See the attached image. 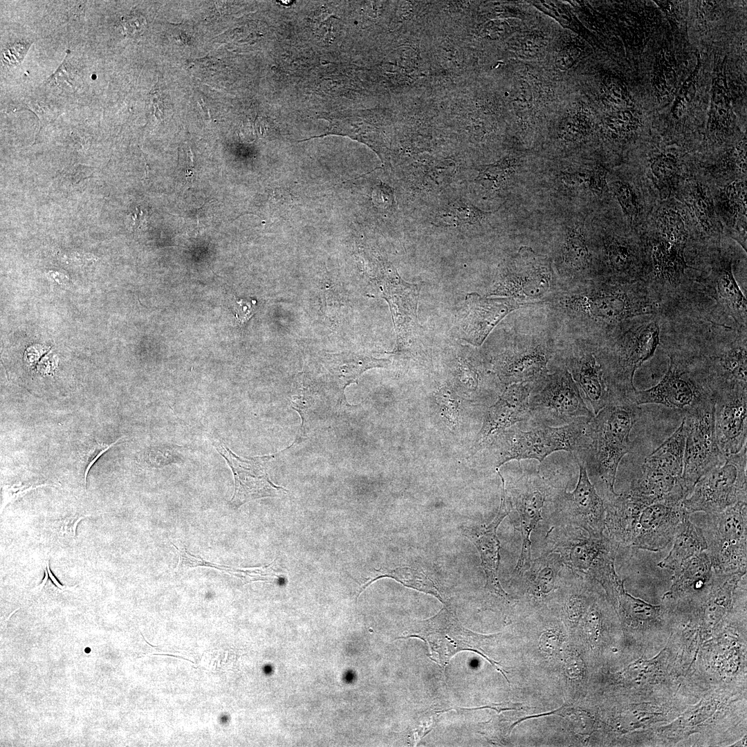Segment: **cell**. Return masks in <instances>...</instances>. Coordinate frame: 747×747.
Wrapping results in <instances>:
<instances>
[{"label": "cell", "instance_id": "cell-1", "mask_svg": "<svg viewBox=\"0 0 747 747\" xmlns=\"http://www.w3.org/2000/svg\"><path fill=\"white\" fill-rule=\"evenodd\" d=\"M638 409L629 398H612L587 423L582 445L573 455L591 475L605 483L607 492H615L618 468L633 447L630 434Z\"/></svg>", "mask_w": 747, "mask_h": 747}, {"label": "cell", "instance_id": "cell-2", "mask_svg": "<svg viewBox=\"0 0 747 747\" xmlns=\"http://www.w3.org/2000/svg\"><path fill=\"white\" fill-rule=\"evenodd\" d=\"M586 423L560 427L535 426L528 430L513 427L499 430L486 445L498 468L515 459H535L542 463L551 453L566 451L573 455L581 446Z\"/></svg>", "mask_w": 747, "mask_h": 747}, {"label": "cell", "instance_id": "cell-3", "mask_svg": "<svg viewBox=\"0 0 747 747\" xmlns=\"http://www.w3.org/2000/svg\"><path fill=\"white\" fill-rule=\"evenodd\" d=\"M530 427L586 423L594 414L566 369L548 372L531 382Z\"/></svg>", "mask_w": 747, "mask_h": 747}, {"label": "cell", "instance_id": "cell-4", "mask_svg": "<svg viewBox=\"0 0 747 747\" xmlns=\"http://www.w3.org/2000/svg\"><path fill=\"white\" fill-rule=\"evenodd\" d=\"M519 477L509 490L508 502L519 515L522 533L520 555L513 573L519 578L531 562V534L540 520L554 493L560 488L567 487L565 474L559 470L545 474L540 467L522 469Z\"/></svg>", "mask_w": 747, "mask_h": 747}, {"label": "cell", "instance_id": "cell-5", "mask_svg": "<svg viewBox=\"0 0 747 747\" xmlns=\"http://www.w3.org/2000/svg\"><path fill=\"white\" fill-rule=\"evenodd\" d=\"M637 405L659 404L684 414L715 401V395L706 365L670 356L668 369L654 387L634 393Z\"/></svg>", "mask_w": 747, "mask_h": 747}, {"label": "cell", "instance_id": "cell-6", "mask_svg": "<svg viewBox=\"0 0 747 747\" xmlns=\"http://www.w3.org/2000/svg\"><path fill=\"white\" fill-rule=\"evenodd\" d=\"M695 523L707 543L706 550L717 573H746L747 504L739 501L724 510L706 513Z\"/></svg>", "mask_w": 747, "mask_h": 747}, {"label": "cell", "instance_id": "cell-7", "mask_svg": "<svg viewBox=\"0 0 747 747\" xmlns=\"http://www.w3.org/2000/svg\"><path fill=\"white\" fill-rule=\"evenodd\" d=\"M747 448L726 456L724 461L702 476L682 501L690 514L719 513L739 501H747Z\"/></svg>", "mask_w": 747, "mask_h": 747}, {"label": "cell", "instance_id": "cell-8", "mask_svg": "<svg viewBox=\"0 0 747 747\" xmlns=\"http://www.w3.org/2000/svg\"><path fill=\"white\" fill-rule=\"evenodd\" d=\"M714 404L715 401H712L684 414L685 443L682 483L688 496L698 480L721 464L726 458L716 439Z\"/></svg>", "mask_w": 747, "mask_h": 747}, {"label": "cell", "instance_id": "cell-9", "mask_svg": "<svg viewBox=\"0 0 747 747\" xmlns=\"http://www.w3.org/2000/svg\"><path fill=\"white\" fill-rule=\"evenodd\" d=\"M579 465L575 488L567 492L560 488L552 497L548 507L555 525H571L584 531L589 536L601 537L605 530V508L603 499L591 483L584 465Z\"/></svg>", "mask_w": 747, "mask_h": 747}, {"label": "cell", "instance_id": "cell-10", "mask_svg": "<svg viewBox=\"0 0 747 747\" xmlns=\"http://www.w3.org/2000/svg\"><path fill=\"white\" fill-rule=\"evenodd\" d=\"M584 531L571 525L552 526L546 535L544 552L558 553L568 569L589 576L599 561L609 553H617L619 546L607 535L597 538L587 536Z\"/></svg>", "mask_w": 747, "mask_h": 747}, {"label": "cell", "instance_id": "cell-11", "mask_svg": "<svg viewBox=\"0 0 747 747\" xmlns=\"http://www.w3.org/2000/svg\"><path fill=\"white\" fill-rule=\"evenodd\" d=\"M415 628L414 631L403 638L417 637L425 640L432 651L438 654L439 660L442 663H447L452 656L459 652L452 636H454L461 642L465 650L479 654L494 667L497 663L483 654L480 647L481 640L494 635H482L463 627L456 615L447 606L442 608L434 616L418 622Z\"/></svg>", "mask_w": 747, "mask_h": 747}, {"label": "cell", "instance_id": "cell-12", "mask_svg": "<svg viewBox=\"0 0 747 747\" xmlns=\"http://www.w3.org/2000/svg\"><path fill=\"white\" fill-rule=\"evenodd\" d=\"M569 307L600 322L613 323L653 313L646 298L617 288H596L583 293L569 302Z\"/></svg>", "mask_w": 747, "mask_h": 747}, {"label": "cell", "instance_id": "cell-13", "mask_svg": "<svg viewBox=\"0 0 747 747\" xmlns=\"http://www.w3.org/2000/svg\"><path fill=\"white\" fill-rule=\"evenodd\" d=\"M214 445L226 460L234 475V491L229 503L232 508L237 509L254 499L277 497L287 492L285 488L274 484L269 478L266 463L270 456L243 458L236 455L221 441L215 443Z\"/></svg>", "mask_w": 747, "mask_h": 747}, {"label": "cell", "instance_id": "cell-14", "mask_svg": "<svg viewBox=\"0 0 747 747\" xmlns=\"http://www.w3.org/2000/svg\"><path fill=\"white\" fill-rule=\"evenodd\" d=\"M691 515L682 501H659L643 509L632 546L659 551L673 540L682 522Z\"/></svg>", "mask_w": 747, "mask_h": 747}, {"label": "cell", "instance_id": "cell-15", "mask_svg": "<svg viewBox=\"0 0 747 747\" xmlns=\"http://www.w3.org/2000/svg\"><path fill=\"white\" fill-rule=\"evenodd\" d=\"M714 430L719 448L725 456L739 452L747 440V391L736 389L715 397Z\"/></svg>", "mask_w": 747, "mask_h": 747}, {"label": "cell", "instance_id": "cell-16", "mask_svg": "<svg viewBox=\"0 0 747 747\" xmlns=\"http://www.w3.org/2000/svg\"><path fill=\"white\" fill-rule=\"evenodd\" d=\"M518 307L517 301L510 297L468 294L459 322L461 338L472 345L480 346L498 322Z\"/></svg>", "mask_w": 747, "mask_h": 747}, {"label": "cell", "instance_id": "cell-17", "mask_svg": "<svg viewBox=\"0 0 747 747\" xmlns=\"http://www.w3.org/2000/svg\"><path fill=\"white\" fill-rule=\"evenodd\" d=\"M501 477V498L499 511L493 520L488 525L463 527L462 532L477 547L481 560V566L486 578V588L492 593L510 602L511 596L502 588L498 576L500 562V542L497 537V528L503 519L509 514L506 497L505 481Z\"/></svg>", "mask_w": 747, "mask_h": 747}, {"label": "cell", "instance_id": "cell-18", "mask_svg": "<svg viewBox=\"0 0 747 747\" xmlns=\"http://www.w3.org/2000/svg\"><path fill=\"white\" fill-rule=\"evenodd\" d=\"M384 287L397 334V348L405 351L417 338V307L421 286L405 282L394 270L391 271Z\"/></svg>", "mask_w": 747, "mask_h": 747}, {"label": "cell", "instance_id": "cell-19", "mask_svg": "<svg viewBox=\"0 0 747 747\" xmlns=\"http://www.w3.org/2000/svg\"><path fill=\"white\" fill-rule=\"evenodd\" d=\"M530 392L531 382L515 383L506 387L486 414L477 436L476 448H480L490 436L499 430L517 423L528 424L531 420Z\"/></svg>", "mask_w": 747, "mask_h": 747}, {"label": "cell", "instance_id": "cell-20", "mask_svg": "<svg viewBox=\"0 0 747 747\" xmlns=\"http://www.w3.org/2000/svg\"><path fill=\"white\" fill-rule=\"evenodd\" d=\"M551 352L540 346L507 350L495 358L494 369L506 386L532 382L548 372Z\"/></svg>", "mask_w": 747, "mask_h": 747}, {"label": "cell", "instance_id": "cell-21", "mask_svg": "<svg viewBox=\"0 0 747 747\" xmlns=\"http://www.w3.org/2000/svg\"><path fill=\"white\" fill-rule=\"evenodd\" d=\"M605 508L607 535L619 547L631 546L636 537L641 512L647 505L625 491L620 494L607 491Z\"/></svg>", "mask_w": 747, "mask_h": 747}, {"label": "cell", "instance_id": "cell-22", "mask_svg": "<svg viewBox=\"0 0 747 747\" xmlns=\"http://www.w3.org/2000/svg\"><path fill=\"white\" fill-rule=\"evenodd\" d=\"M551 279L549 268L540 264L528 270H507L500 274L489 295L515 300L542 298L551 290Z\"/></svg>", "mask_w": 747, "mask_h": 747}, {"label": "cell", "instance_id": "cell-23", "mask_svg": "<svg viewBox=\"0 0 747 747\" xmlns=\"http://www.w3.org/2000/svg\"><path fill=\"white\" fill-rule=\"evenodd\" d=\"M567 363L584 400L596 414L611 399L600 362L593 354L585 353L571 358Z\"/></svg>", "mask_w": 747, "mask_h": 747}, {"label": "cell", "instance_id": "cell-24", "mask_svg": "<svg viewBox=\"0 0 747 747\" xmlns=\"http://www.w3.org/2000/svg\"><path fill=\"white\" fill-rule=\"evenodd\" d=\"M566 566L560 555L544 552L531 560L530 566L519 578L527 593L537 599H544L560 589Z\"/></svg>", "mask_w": 747, "mask_h": 747}, {"label": "cell", "instance_id": "cell-25", "mask_svg": "<svg viewBox=\"0 0 747 747\" xmlns=\"http://www.w3.org/2000/svg\"><path fill=\"white\" fill-rule=\"evenodd\" d=\"M713 570L706 551L685 561L672 575V584L666 597H689L701 590L711 580Z\"/></svg>", "mask_w": 747, "mask_h": 747}, {"label": "cell", "instance_id": "cell-26", "mask_svg": "<svg viewBox=\"0 0 747 747\" xmlns=\"http://www.w3.org/2000/svg\"><path fill=\"white\" fill-rule=\"evenodd\" d=\"M712 275L718 302L735 321L746 326V299L734 277L731 261H721Z\"/></svg>", "mask_w": 747, "mask_h": 747}, {"label": "cell", "instance_id": "cell-27", "mask_svg": "<svg viewBox=\"0 0 747 747\" xmlns=\"http://www.w3.org/2000/svg\"><path fill=\"white\" fill-rule=\"evenodd\" d=\"M672 541L673 546L668 555L658 564L661 569L674 571L685 561L707 548L701 529L691 520L690 516L680 524Z\"/></svg>", "mask_w": 747, "mask_h": 747}, {"label": "cell", "instance_id": "cell-28", "mask_svg": "<svg viewBox=\"0 0 747 747\" xmlns=\"http://www.w3.org/2000/svg\"><path fill=\"white\" fill-rule=\"evenodd\" d=\"M746 179L735 180L721 188L714 205L723 221L746 237Z\"/></svg>", "mask_w": 747, "mask_h": 747}, {"label": "cell", "instance_id": "cell-29", "mask_svg": "<svg viewBox=\"0 0 747 747\" xmlns=\"http://www.w3.org/2000/svg\"><path fill=\"white\" fill-rule=\"evenodd\" d=\"M389 361L377 359L364 355L351 353L326 354L324 364L342 391L350 383L355 382L366 370L374 367H385Z\"/></svg>", "mask_w": 747, "mask_h": 747}, {"label": "cell", "instance_id": "cell-30", "mask_svg": "<svg viewBox=\"0 0 747 747\" xmlns=\"http://www.w3.org/2000/svg\"><path fill=\"white\" fill-rule=\"evenodd\" d=\"M685 246L661 239L652 250L654 275L661 281L676 285L688 267L684 257Z\"/></svg>", "mask_w": 747, "mask_h": 747}, {"label": "cell", "instance_id": "cell-31", "mask_svg": "<svg viewBox=\"0 0 747 747\" xmlns=\"http://www.w3.org/2000/svg\"><path fill=\"white\" fill-rule=\"evenodd\" d=\"M725 66L714 79L712 89V99L709 119L707 124L708 132L715 137L726 134L731 123L730 95L728 89L725 75Z\"/></svg>", "mask_w": 747, "mask_h": 747}, {"label": "cell", "instance_id": "cell-32", "mask_svg": "<svg viewBox=\"0 0 747 747\" xmlns=\"http://www.w3.org/2000/svg\"><path fill=\"white\" fill-rule=\"evenodd\" d=\"M691 212L701 228L712 234L717 229V212L712 197L701 183L690 185L686 200Z\"/></svg>", "mask_w": 747, "mask_h": 747}, {"label": "cell", "instance_id": "cell-33", "mask_svg": "<svg viewBox=\"0 0 747 747\" xmlns=\"http://www.w3.org/2000/svg\"><path fill=\"white\" fill-rule=\"evenodd\" d=\"M653 181L663 196H667L677 183L681 168L679 158L672 153L662 152L650 160Z\"/></svg>", "mask_w": 747, "mask_h": 747}, {"label": "cell", "instance_id": "cell-34", "mask_svg": "<svg viewBox=\"0 0 747 747\" xmlns=\"http://www.w3.org/2000/svg\"><path fill=\"white\" fill-rule=\"evenodd\" d=\"M376 576L369 580L359 591L356 600L359 595L368 587L371 583L375 580L382 578H391L401 583L405 587L413 588L419 591L429 593L438 598L441 602H443L440 593L439 592L434 583L427 577L423 572L410 567H398L391 570L385 571H376Z\"/></svg>", "mask_w": 747, "mask_h": 747}, {"label": "cell", "instance_id": "cell-35", "mask_svg": "<svg viewBox=\"0 0 747 747\" xmlns=\"http://www.w3.org/2000/svg\"><path fill=\"white\" fill-rule=\"evenodd\" d=\"M657 225L662 239L685 246L688 232L683 215L676 209L662 210L657 216Z\"/></svg>", "mask_w": 747, "mask_h": 747}, {"label": "cell", "instance_id": "cell-36", "mask_svg": "<svg viewBox=\"0 0 747 747\" xmlns=\"http://www.w3.org/2000/svg\"><path fill=\"white\" fill-rule=\"evenodd\" d=\"M716 176H746V138L741 139L724 156L709 167Z\"/></svg>", "mask_w": 747, "mask_h": 747}, {"label": "cell", "instance_id": "cell-37", "mask_svg": "<svg viewBox=\"0 0 747 747\" xmlns=\"http://www.w3.org/2000/svg\"><path fill=\"white\" fill-rule=\"evenodd\" d=\"M564 262L571 268L581 269L587 266L589 250L582 228L579 226L570 230L563 246Z\"/></svg>", "mask_w": 747, "mask_h": 747}, {"label": "cell", "instance_id": "cell-38", "mask_svg": "<svg viewBox=\"0 0 747 747\" xmlns=\"http://www.w3.org/2000/svg\"><path fill=\"white\" fill-rule=\"evenodd\" d=\"M670 57L663 49L659 52L654 64V86L661 98L668 96L676 82V74Z\"/></svg>", "mask_w": 747, "mask_h": 747}, {"label": "cell", "instance_id": "cell-39", "mask_svg": "<svg viewBox=\"0 0 747 747\" xmlns=\"http://www.w3.org/2000/svg\"><path fill=\"white\" fill-rule=\"evenodd\" d=\"M490 214V212L480 210L472 205L459 202L448 205L439 214V217L448 224H477L483 221Z\"/></svg>", "mask_w": 747, "mask_h": 747}, {"label": "cell", "instance_id": "cell-40", "mask_svg": "<svg viewBox=\"0 0 747 747\" xmlns=\"http://www.w3.org/2000/svg\"><path fill=\"white\" fill-rule=\"evenodd\" d=\"M607 253L611 267L617 272H626L634 264V249L622 239H612L609 241Z\"/></svg>", "mask_w": 747, "mask_h": 747}, {"label": "cell", "instance_id": "cell-41", "mask_svg": "<svg viewBox=\"0 0 747 747\" xmlns=\"http://www.w3.org/2000/svg\"><path fill=\"white\" fill-rule=\"evenodd\" d=\"M612 190L627 218L631 222L635 221L640 212V203L634 187L618 181L612 183Z\"/></svg>", "mask_w": 747, "mask_h": 747}, {"label": "cell", "instance_id": "cell-42", "mask_svg": "<svg viewBox=\"0 0 747 747\" xmlns=\"http://www.w3.org/2000/svg\"><path fill=\"white\" fill-rule=\"evenodd\" d=\"M515 169V164L512 160H504L492 165L482 167L477 178L482 183H488L492 188H499L510 177Z\"/></svg>", "mask_w": 747, "mask_h": 747}, {"label": "cell", "instance_id": "cell-43", "mask_svg": "<svg viewBox=\"0 0 747 747\" xmlns=\"http://www.w3.org/2000/svg\"><path fill=\"white\" fill-rule=\"evenodd\" d=\"M699 64L700 62L699 61L696 69L684 82L676 98L672 107V113L674 116L677 118L683 116L688 109V106L694 97L697 82V74L700 66Z\"/></svg>", "mask_w": 747, "mask_h": 747}, {"label": "cell", "instance_id": "cell-44", "mask_svg": "<svg viewBox=\"0 0 747 747\" xmlns=\"http://www.w3.org/2000/svg\"><path fill=\"white\" fill-rule=\"evenodd\" d=\"M436 400L442 415L450 425L456 427L459 424V399L454 392L448 387L441 388L436 394Z\"/></svg>", "mask_w": 747, "mask_h": 747}, {"label": "cell", "instance_id": "cell-45", "mask_svg": "<svg viewBox=\"0 0 747 747\" xmlns=\"http://www.w3.org/2000/svg\"><path fill=\"white\" fill-rule=\"evenodd\" d=\"M274 562L267 566L261 567L246 569L234 567L231 575L241 578L245 583L260 580L271 581L274 579H279L280 577L273 567Z\"/></svg>", "mask_w": 747, "mask_h": 747}, {"label": "cell", "instance_id": "cell-46", "mask_svg": "<svg viewBox=\"0 0 747 747\" xmlns=\"http://www.w3.org/2000/svg\"><path fill=\"white\" fill-rule=\"evenodd\" d=\"M608 127L616 134H628L636 131L640 126V120L630 111L625 110L610 117Z\"/></svg>", "mask_w": 747, "mask_h": 747}, {"label": "cell", "instance_id": "cell-47", "mask_svg": "<svg viewBox=\"0 0 747 747\" xmlns=\"http://www.w3.org/2000/svg\"><path fill=\"white\" fill-rule=\"evenodd\" d=\"M22 108L31 111L38 117L40 122L39 131L59 115V111L56 107L37 100H26Z\"/></svg>", "mask_w": 747, "mask_h": 747}, {"label": "cell", "instance_id": "cell-48", "mask_svg": "<svg viewBox=\"0 0 747 747\" xmlns=\"http://www.w3.org/2000/svg\"><path fill=\"white\" fill-rule=\"evenodd\" d=\"M179 555L178 563L176 569L178 571L187 570L197 566H206L221 570V565L205 560L199 557L192 555L185 547H178L172 543Z\"/></svg>", "mask_w": 747, "mask_h": 747}, {"label": "cell", "instance_id": "cell-49", "mask_svg": "<svg viewBox=\"0 0 747 747\" xmlns=\"http://www.w3.org/2000/svg\"><path fill=\"white\" fill-rule=\"evenodd\" d=\"M121 24L125 36L135 37L142 35L147 27L145 18L136 12L121 18Z\"/></svg>", "mask_w": 747, "mask_h": 747}, {"label": "cell", "instance_id": "cell-50", "mask_svg": "<svg viewBox=\"0 0 747 747\" xmlns=\"http://www.w3.org/2000/svg\"><path fill=\"white\" fill-rule=\"evenodd\" d=\"M122 438L117 439L112 443H104L95 442L87 450L84 456V486L86 485V478L88 473L95 463V462L111 448L114 446Z\"/></svg>", "mask_w": 747, "mask_h": 747}, {"label": "cell", "instance_id": "cell-51", "mask_svg": "<svg viewBox=\"0 0 747 747\" xmlns=\"http://www.w3.org/2000/svg\"><path fill=\"white\" fill-rule=\"evenodd\" d=\"M560 634L553 629L544 631L540 637V649L548 654H553L560 646Z\"/></svg>", "mask_w": 747, "mask_h": 747}, {"label": "cell", "instance_id": "cell-52", "mask_svg": "<svg viewBox=\"0 0 747 747\" xmlns=\"http://www.w3.org/2000/svg\"><path fill=\"white\" fill-rule=\"evenodd\" d=\"M256 310V301H248L241 299L236 300L235 311L236 317L241 324L247 321L254 314Z\"/></svg>", "mask_w": 747, "mask_h": 747}, {"label": "cell", "instance_id": "cell-53", "mask_svg": "<svg viewBox=\"0 0 747 747\" xmlns=\"http://www.w3.org/2000/svg\"><path fill=\"white\" fill-rule=\"evenodd\" d=\"M580 51L577 48L569 47L564 48L558 54L555 63L558 68L566 69L571 67L577 60Z\"/></svg>", "mask_w": 747, "mask_h": 747}, {"label": "cell", "instance_id": "cell-54", "mask_svg": "<svg viewBox=\"0 0 747 747\" xmlns=\"http://www.w3.org/2000/svg\"><path fill=\"white\" fill-rule=\"evenodd\" d=\"M564 670L566 675L571 679L580 678L584 671L583 661L577 654L570 656L565 661Z\"/></svg>", "mask_w": 747, "mask_h": 747}, {"label": "cell", "instance_id": "cell-55", "mask_svg": "<svg viewBox=\"0 0 747 747\" xmlns=\"http://www.w3.org/2000/svg\"><path fill=\"white\" fill-rule=\"evenodd\" d=\"M543 40L535 36H528L522 39L520 51L525 55H533L538 53L543 46Z\"/></svg>", "mask_w": 747, "mask_h": 747}, {"label": "cell", "instance_id": "cell-56", "mask_svg": "<svg viewBox=\"0 0 747 747\" xmlns=\"http://www.w3.org/2000/svg\"><path fill=\"white\" fill-rule=\"evenodd\" d=\"M28 46L24 44H15L5 50L3 57L12 64H18L24 59V55L17 53L19 51H27Z\"/></svg>", "mask_w": 747, "mask_h": 747}, {"label": "cell", "instance_id": "cell-57", "mask_svg": "<svg viewBox=\"0 0 747 747\" xmlns=\"http://www.w3.org/2000/svg\"><path fill=\"white\" fill-rule=\"evenodd\" d=\"M46 486H48V484H42V485H39V486H15L14 485V486H11L10 488H8L7 491L6 492V493L8 494V497L6 499H8V502L10 501H12L15 499H17V498L19 497L20 496L23 495L24 493H26V492H28V491H30V490H31L33 489H35V488H38V487Z\"/></svg>", "mask_w": 747, "mask_h": 747}, {"label": "cell", "instance_id": "cell-58", "mask_svg": "<svg viewBox=\"0 0 747 747\" xmlns=\"http://www.w3.org/2000/svg\"><path fill=\"white\" fill-rule=\"evenodd\" d=\"M89 515H90L79 516L77 518L75 517L71 519H68V521L64 522V524L66 525V526H62L61 531H62L63 533H71L72 536L75 537L76 535V528L77 524L81 519Z\"/></svg>", "mask_w": 747, "mask_h": 747}, {"label": "cell", "instance_id": "cell-59", "mask_svg": "<svg viewBox=\"0 0 747 747\" xmlns=\"http://www.w3.org/2000/svg\"><path fill=\"white\" fill-rule=\"evenodd\" d=\"M46 566L47 571L48 572V575H49V578H50V581L52 582V583L58 589H59L61 591H65V590H67V589H73V588H75V587H77L78 585V584H76V585L73 586V587H68V586L62 585L58 581L57 578L54 575V574L52 573V571H50V566H49V560H47V561H46Z\"/></svg>", "mask_w": 747, "mask_h": 747}, {"label": "cell", "instance_id": "cell-60", "mask_svg": "<svg viewBox=\"0 0 747 747\" xmlns=\"http://www.w3.org/2000/svg\"><path fill=\"white\" fill-rule=\"evenodd\" d=\"M48 578H49L48 572L46 566V568L44 569V579L42 580V582L40 584V585L38 587V588L39 589H42L44 587V585L46 584L47 580H48Z\"/></svg>", "mask_w": 747, "mask_h": 747}]
</instances>
